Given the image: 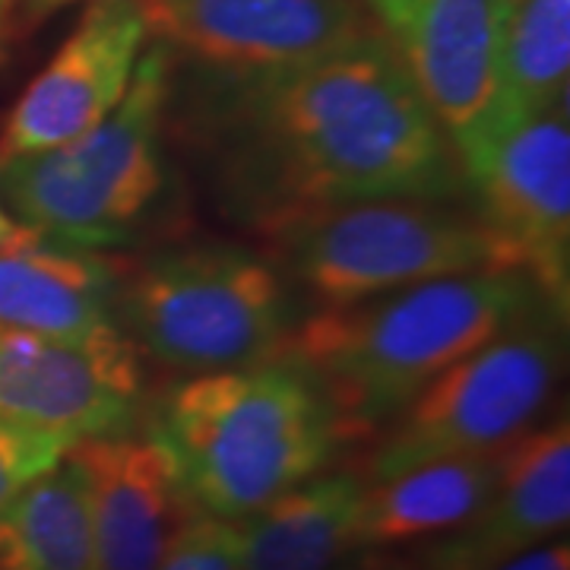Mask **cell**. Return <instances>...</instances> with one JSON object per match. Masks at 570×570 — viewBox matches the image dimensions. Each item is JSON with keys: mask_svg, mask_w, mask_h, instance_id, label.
<instances>
[{"mask_svg": "<svg viewBox=\"0 0 570 570\" xmlns=\"http://www.w3.org/2000/svg\"><path fill=\"white\" fill-rule=\"evenodd\" d=\"M70 3H77V0H26V13L32 20H45L48 13H58L61 7H70Z\"/></svg>", "mask_w": 570, "mask_h": 570, "instance_id": "cb8c5ba5", "label": "cell"}, {"mask_svg": "<svg viewBox=\"0 0 570 570\" xmlns=\"http://www.w3.org/2000/svg\"><path fill=\"white\" fill-rule=\"evenodd\" d=\"M434 570H466L463 564H453V561H441V558H434Z\"/></svg>", "mask_w": 570, "mask_h": 570, "instance_id": "484cf974", "label": "cell"}, {"mask_svg": "<svg viewBox=\"0 0 570 570\" xmlns=\"http://www.w3.org/2000/svg\"><path fill=\"white\" fill-rule=\"evenodd\" d=\"M175 55L142 48L115 111L77 140L0 163V200L48 245L105 254L130 245L168 197Z\"/></svg>", "mask_w": 570, "mask_h": 570, "instance_id": "277c9868", "label": "cell"}, {"mask_svg": "<svg viewBox=\"0 0 570 570\" xmlns=\"http://www.w3.org/2000/svg\"><path fill=\"white\" fill-rule=\"evenodd\" d=\"M146 32L213 73H269L371 39L365 0H140Z\"/></svg>", "mask_w": 570, "mask_h": 570, "instance_id": "30bf717a", "label": "cell"}, {"mask_svg": "<svg viewBox=\"0 0 570 570\" xmlns=\"http://www.w3.org/2000/svg\"><path fill=\"white\" fill-rule=\"evenodd\" d=\"M0 570H99L77 460L63 456L0 513Z\"/></svg>", "mask_w": 570, "mask_h": 570, "instance_id": "ac0fdd59", "label": "cell"}, {"mask_svg": "<svg viewBox=\"0 0 570 570\" xmlns=\"http://www.w3.org/2000/svg\"><path fill=\"white\" fill-rule=\"evenodd\" d=\"M168 130L261 238L343 206L466 194L453 142L384 36L288 70H204L168 105Z\"/></svg>", "mask_w": 570, "mask_h": 570, "instance_id": "6da1fadb", "label": "cell"}, {"mask_svg": "<svg viewBox=\"0 0 570 570\" xmlns=\"http://www.w3.org/2000/svg\"><path fill=\"white\" fill-rule=\"evenodd\" d=\"M48 245L39 232H32L29 225H22L20 219L10 216V209L0 200V254H22V250H32V247Z\"/></svg>", "mask_w": 570, "mask_h": 570, "instance_id": "603a6c76", "label": "cell"}, {"mask_svg": "<svg viewBox=\"0 0 570 570\" xmlns=\"http://www.w3.org/2000/svg\"><path fill=\"white\" fill-rule=\"evenodd\" d=\"M67 456L86 475L99 570H153L171 535L194 513H204L149 431L86 438Z\"/></svg>", "mask_w": 570, "mask_h": 570, "instance_id": "4fadbf2b", "label": "cell"}, {"mask_svg": "<svg viewBox=\"0 0 570 570\" xmlns=\"http://www.w3.org/2000/svg\"><path fill=\"white\" fill-rule=\"evenodd\" d=\"M564 324L551 302H539L441 371L371 450L365 482H381L412 466L489 453L510 444L549 406L564 371Z\"/></svg>", "mask_w": 570, "mask_h": 570, "instance_id": "52a82bcc", "label": "cell"}, {"mask_svg": "<svg viewBox=\"0 0 570 570\" xmlns=\"http://www.w3.org/2000/svg\"><path fill=\"white\" fill-rule=\"evenodd\" d=\"M140 409V355L121 330L63 340L0 326V419L77 444L134 431Z\"/></svg>", "mask_w": 570, "mask_h": 570, "instance_id": "8fae6325", "label": "cell"}, {"mask_svg": "<svg viewBox=\"0 0 570 570\" xmlns=\"http://www.w3.org/2000/svg\"><path fill=\"white\" fill-rule=\"evenodd\" d=\"M149 434L168 450L194 508L223 520H245L302 485L343 444L324 396L283 358L168 387Z\"/></svg>", "mask_w": 570, "mask_h": 570, "instance_id": "3957f363", "label": "cell"}, {"mask_svg": "<svg viewBox=\"0 0 570 570\" xmlns=\"http://www.w3.org/2000/svg\"><path fill=\"white\" fill-rule=\"evenodd\" d=\"M463 163L501 130L510 0H365Z\"/></svg>", "mask_w": 570, "mask_h": 570, "instance_id": "ba28073f", "label": "cell"}, {"mask_svg": "<svg viewBox=\"0 0 570 570\" xmlns=\"http://www.w3.org/2000/svg\"><path fill=\"white\" fill-rule=\"evenodd\" d=\"M365 479L311 475L242 523L245 570H336L358 542Z\"/></svg>", "mask_w": 570, "mask_h": 570, "instance_id": "2e32d148", "label": "cell"}, {"mask_svg": "<svg viewBox=\"0 0 570 570\" xmlns=\"http://www.w3.org/2000/svg\"><path fill=\"white\" fill-rule=\"evenodd\" d=\"M362 570H422L415 561L406 558H396V554H381V558H371Z\"/></svg>", "mask_w": 570, "mask_h": 570, "instance_id": "d4e9b609", "label": "cell"}, {"mask_svg": "<svg viewBox=\"0 0 570 570\" xmlns=\"http://www.w3.org/2000/svg\"><path fill=\"white\" fill-rule=\"evenodd\" d=\"M494 570H570V549L568 542H549L510 558Z\"/></svg>", "mask_w": 570, "mask_h": 570, "instance_id": "7402d4cb", "label": "cell"}, {"mask_svg": "<svg viewBox=\"0 0 570 570\" xmlns=\"http://www.w3.org/2000/svg\"><path fill=\"white\" fill-rule=\"evenodd\" d=\"M570 0H510L501 48V130L568 105Z\"/></svg>", "mask_w": 570, "mask_h": 570, "instance_id": "d6986e66", "label": "cell"}, {"mask_svg": "<svg viewBox=\"0 0 570 570\" xmlns=\"http://www.w3.org/2000/svg\"><path fill=\"white\" fill-rule=\"evenodd\" d=\"M498 456L501 450L450 456L365 482L358 513L362 549H387L469 527L494 491Z\"/></svg>", "mask_w": 570, "mask_h": 570, "instance_id": "e0dca14e", "label": "cell"}, {"mask_svg": "<svg viewBox=\"0 0 570 570\" xmlns=\"http://www.w3.org/2000/svg\"><path fill=\"white\" fill-rule=\"evenodd\" d=\"M140 0H89L0 130V163L89 134L121 102L146 48Z\"/></svg>", "mask_w": 570, "mask_h": 570, "instance_id": "7c38bea8", "label": "cell"}, {"mask_svg": "<svg viewBox=\"0 0 570 570\" xmlns=\"http://www.w3.org/2000/svg\"><path fill=\"white\" fill-rule=\"evenodd\" d=\"M70 448L73 441L63 434L0 419V513L36 479L58 466Z\"/></svg>", "mask_w": 570, "mask_h": 570, "instance_id": "44dd1931", "label": "cell"}, {"mask_svg": "<svg viewBox=\"0 0 570 570\" xmlns=\"http://www.w3.org/2000/svg\"><path fill=\"white\" fill-rule=\"evenodd\" d=\"M475 213L561 314L570 302L568 105L513 124L460 163Z\"/></svg>", "mask_w": 570, "mask_h": 570, "instance_id": "9c48e42d", "label": "cell"}, {"mask_svg": "<svg viewBox=\"0 0 570 570\" xmlns=\"http://www.w3.org/2000/svg\"><path fill=\"white\" fill-rule=\"evenodd\" d=\"M13 3H17V0H0V20L13 10Z\"/></svg>", "mask_w": 570, "mask_h": 570, "instance_id": "4316f807", "label": "cell"}, {"mask_svg": "<svg viewBox=\"0 0 570 570\" xmlns=\"http://www.w3.org/2000/svg\"><path fill=\"white\" fill-rule=\"evenodd\" d=\"M153 570H245L242 523L213 513H194L171 535Z\"/></svg>", "mask_w": 570, "mask_h": 570, "instance_id": "ffe728a7", "label": "cell"}, {"mask_svg": "<svg viewBox=\"0 0 570 570\" xmlns=\"http://www.w3.org/2000/svg\"><path fill=\"white\" fill-rule=\"evenodd\" d=\"M542 298L517 269L409 285L355 305L317 307L288 333L279 358L317 387L340 438L358 441L390 425L441 371Z\"/></svg>", "mask_w": 570, "mask_h": 570, "instance_id": "7a4b0ae2", "label": "cell"}, {"mask_svg": "<svg viewBox=\"0 0 570 570\" xmlns=\"http://www.w3.org/2000/svg\"><path fill=\"white\" fill-rule=\"evenodd\" d=\"M115 261L89 250L39 245L0 254V326L63 340L115 333Z\"/></svg>", "mask_w": 570, "mask_h": 570, "instance_id": "9a60e30c", "label": "cell"}, {"mask_svg": "<svg viewBox=\"0 0 570 570\" xmlns=\"http://www.w3.org/2000/svg\"><path fill=\"white\" fill-rule=\"evenodd\" d=\"M111 314L134 346L190 377L273 362L298 324L279 264L225 242H184L118 269Z\"/></svg>", "mask_w": 570, "mask_h": 570, "instance_id": "5b68a950", "label": "cell"}, {"mask_svg": "<svg viewBox=\"0 0 570 570\" xmlns=\"http://www.w3.org/2000/svg\"><path fill=\"white\" fill-rule=\"evenodd\" d=\"M570 520V425L554 419L527 428L498 456V479L489 504L463 535L434 551L441 561L466 570H494L523 551L551 542Z\"/></svg>", "mask_w": 570, "mask_h": 570, "instance_id": "5bb4252c", "label": "cell"}, {"mask_svg": "<svg viewBox=\"0 0 570 570\" xmlns=\"http://www.w3.org/2000/svg\"><path fill=\"white\" fill-rule=\"evenodd\" d=\"M273 264L321 307H340L448 276L517 269L489 223L441 200H377L285 225L264 238ZM520 273V269H517Z\"/></svg>", "mask_w": 570, "mask_h": 570, "instance_id": "8992f818", "label": "cell"}]
</instances>
